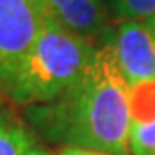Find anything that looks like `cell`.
<instances>
[{
	"mask_svg": "<svg viewBox=\"0 0 155 155\" xmlns=\"http://www.w3.org/2000/svg\"><path fill=\"white\" fill-rule=\"evenodd\" d=\"M26 118L49 142L129 155L131 88L110 43L97 47L90 65L68 92L51 103L28 107Z\"/></svg>",
	"mask_w": 155,
	"mask_h": 155,
	"instance_id": "1",
	"label": "cell"
},
{
	"mask_svg": "<svg viewBox=\"0 0 155 155\" xmlns=\"http://www.w3.org/2000/svg\"><path fill=\"white\" fill-rule=\"evenodd\" d=\"M97 47L47 15L34 45L13 68L0 73V92L34 107L58 99L81 79Z\"/></svg>",
	"mask_w": 155,
	"mask_h": 155,
	"instance_id": "2",
	"label": "cell"
},
{
	"mask_svg": "<svg viewBox=\"0 0 155 155\" xmlns=\"http://www.w3.org/2000/svg\"><path fill=\"white\" fill-rule=\"evenodd\" d=\"M47 15L45 0H0V73L28 52Z\"/></svg>",
	"mask_w": 155,
	"mask_h": 155,
	"instance_id": "3",
	"label": "cell"
},
{
	"mask_svg": "<svg viewBox=\"0 0 155 155\" xmlns=\"http://www.w3.org/2000/svg\"><path fill=\"white\" fill-rule=\"evenodd\" d=\"M129 88L155 82V32L146 21H121L108 38Z\"/></svg>",
	"mask_w": 155,
	"mask_h": 155,
	"instance_id": "4",
	"label": "cell"
},
{
	"mask_svg": "<svg viewBox=\"0 0 155 155\" xmlns=\"http://www.w3.org/2000/svg\"><path fill=\"white\" fill-rule=\"evenodd\" d=\"M49 15L73 34L88 41L101 39L107 34L105 0H45Z\"/></svg>",
	"mask_w": 155,
	"mask_h": 155,
	"instance_id": "5",
	"label": "cell"
},
{
	"mask_svg": "<svg viewBox=\"0 0 155 155\" xmlns=\"http://www.w3.org/2000/svg\"><path fill=\"white\" fill-rule=\"evenodd\" d=\"M0 155H51L25 125L9 116L0 120Z\"/></svg>",
	"mask_w": 155,
	"mask_h": 155,
	"instance_id": "6",
	"label": "cell"
},
{
	"mask_svg": "<svg viewBox=\"0 0 155 155\" xmlns=\"http://www.w3.org/2000/svg\"><path fill=\"white\" fill-rule=\"evenodd\" d=\"M129 150L133 155H155V116L144 121L131 120Z\"/></svg>",
	"mask_w": 155,
	"mask_h": 155,
	"instance_id": "7",
	"label": "cell"
},
{
	"mask_svg": "<svg viewBox=\"0 0 155 155\" xmlns=\"http://www.w3.org/2000/svg\"><path fill=\"white\" fill-rule=\"evenodd\" d=\"M108 6L121 21L155 19V0H108Z\"/></svg>",
	"mask_w": 155,
	"mask_h": 155,
	"instance_id": "8",
	"label": "cell"
},
{
	"mask_svg": "<svg viewBox=\"0 0 155 155\" xmlns=\"http://www.w3.org/2000/svg\"><path fill=\"white\" fill-rule=\"evenodd\" d=\"M58 155H110L103 151H95V150H86V148H77V146H64Z\"/></svg>",
	"mask_w": 155,
	"mask_h": 155,
	"instance_id": "9",
	"label": "cell"
},
{
	"mask_svg": "<svg viewBox=\"0 0 155 155\" xmlns=\"http://www.w3.org/2000/svg\"><path fill=\"white\" fill-rule=\"evenodd\" d=\"M8 114L4 112V107H2V101H0V120H2V118H6Z\"/></svg>",
	"mask_w": 155,
	"mask_h": 155,
	"instance_id": "10",
	"label": "cell"
},
{
	"mask_svg": "<svg viewBox=\"0 0 155 155\" xmlns=\"http://www.w3.org/2000/svg\"><path fill=\"white\" fill-rule=\"evenodd\" d=\"M146 23H148V25L151 26V30L155 32V19H151V21H146Z\"/></svg>",
	"mask_w": 155,
	"mask_h": 155,
	"instance_id": "11",
	"label": "cell"
}]
</instances>
